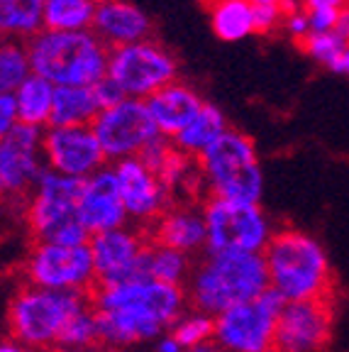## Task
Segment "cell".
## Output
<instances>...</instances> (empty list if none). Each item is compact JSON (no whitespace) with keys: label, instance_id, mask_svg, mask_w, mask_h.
<instances>
[{"label":"cell","instance_id":"cell-1","mask_svg":"<svg viewBox=\"0 0 349 352\" xmlns=\"http://www.w3.org/2000/svg\"><path fill=\"white\" fill-rule=\"evenodd\" d=\"M269 289L286 303L330 298L333 267L325 248L311 232L284 228L276 230L264 250Z\"/></svg>","mask_w":349,"mask_h":352},{"label":"cell","instance_id":"cell-2","mask_svg":"<svg viewBox=\"0 0 349 352\" xmlns=\"http://www.w3.org/2000/svg\"><path fill=\"white\" fill-rule=\"evenodd\" d=\"M267 289L269 274L264 254L254 252L205 254L185 281L188 306L213 318L232 306L254 301Z\"/></svg>","mask_w":349,"mask_h":352},{"label":"cell","instance_id":"cell-3","mask_svg":"<svg viewBox=\"0 0 349 352\" xmlns=\"http://www.w3.org/2000/svg\"><path fill=\"white\" fill-rule=\"evenodd\" d=\"M108 52L91 30H42L27 42L30 69L52 86H95L108 76Z\"/></svg>","mask_w":349,"mask_h":352},{"label":"cell","instance_id":"cell-4","mask_svg":"<svg viewBox=\"0 0 349 352\" xmlns=\"http://www.w3.org/2000/svg\"><path fill=\"white\" fill-rule=\"evenodd\" d=\"M198 176L210 198L259 204L264 193V169L257 144L240 130H225L196 160Z\"/></svg>","mask_w":349,"mask_h":352},{"label":"cell","instance_id":"cell-5","mask_svg":"<svg viewBox=\"0 0 349 352\" xmlns=\"http://www.w3.org/2000/svg\"><path fill=\"white\" fill-rule=\"evenodd\" d=\"M91 306V294L49 292L25 284L8 303V333L30 352H42L59 345L66 323Z\"/></svg>","mask_w":349,"mask_h":352},{"label":"cell","instance_id":"cell-6","mask_svg":"<svg viewBox=\"0 0 349 352\" xmlns=\"http://www.w3.org/2000/svg\"><path fill=\"white\" fill-rule=\"evenodd\" d=\"M81 182L44 169L25 201V223L34 242L88 245L91 235L78 218Z\"/></svg>","mask_w":349,"mask_h":352},{"label":"cell","instance_id":"cell-7","mask_svg":"<svg viewBox=\"0 0 349 352\" xmlns=\"http://www.w3.org/2000/svg\"><path fill=\"white\" fill-rule=\"evenodd\" d=\"M201 210L205 220V254H262L276 232L271 218L259 204L207 198Z\"/></svg>","mask_w":349,"mask_h":352},{"label":"cell","instance_id":"cell-8","mask_svg":"<svg viewBox=\"0 0 349 352\" xmlns=\"http://www.w3.org/2000/svg\"><path fill=\"white\" fill-rule=\"evenodd\" d=\"M176 56L152 39L115 47L108 52V78L122 88L127 98L147 100L159 88L176 81Z\"/></svg>","mask_w":349,"mask_h":352},{"label":"cell","instance_id":"cell-9","mask_svg":"<svg viewBox=\"0 0 349 352\" xmlns=\"http://www.w3.org/2000/svg\"><path fill=\"white\" fill-rule=\"evenodd\" d=\"M22 274L30 286L49 292L93 294L95 289V270L88 245L34 242L22 264Z\"/></svg>","mask_w":349,"mask_h":352},{"label":"cell","instance_id":"cell-10","mask_svg":"<svg viewBox=\"0 0 349 352\" xmlns=\"http://www.w3.org/2000/svg\"><path fill=\"white\" fill-rule=\"evenodd\" d=\"M93 311H130L161 323L166 330L188 311L185 286L161 284L154 279H132L113 286H95Z\"/></svg>","mask_w":349,"mask_h":352},{"label":"cell","instance_id":"cell-11","mask_svg":"<svg viewBox=\"0 0 349 352\" xmlns=\"http://www.w3.org/2000/svg\"><path fill=\"white\" fill-rule=\"evenodd\" d=\"M284 298L267 289L254 301L240 303L215 316L213 342L223 352H271L273 330Z\"/></svg>","mask_w":349,"mask_h":352},{"label":"cell","instance_id":"cell-12","mask_svg":"<svg viewBox=\"0 0 349 352\" xmlns=\"http://www.w3.org/2000/svg\"><path fill=\"white\" fill-rule=\"evenodd\" d=\"M91 130L103 149L105 162L113 164L137 157L149 142L161 138L149 116L147 103L137 98H125L113 108L100 110L91 122Z\"/></svg>","mask_w":349,"mask_h":352},{"label":"cell","instance_id":"cell-13","mask_svg":"<svg viewBox=\"0 0 349 352\" xmlns=\"http://www.w3.org/2000/svg\"><path fill=\"white\" fill-rule=\"evenodd\" d=\"M42 171V130L17 122L0 140V206L25 204Z\"/></svg>","mask_w":349,"mask_h":352},{"label":"cell","instance_id":"cell-14","mask_svg":"<svg viewBox=\"0 0 349 352\" xmlns=\"http://www.w3.org/2000/svg\"><path fill=\"white\" fill-rule=\"evenodd\" d=\"M149 240L139 228H117V230L91 235L88 250L95 270V286H113L144 276V250Z\"/></svg>","mask_w":349,"mask_h":352},{"label":"cell","instance_id":"cell-15","mask_svg":"<svg viewBox=\"0 0 349 352\" xmlns=\"http://www.w3.org/2000/svg\"><path fill=\"white\" fill-rule=\"evenodd\" d=\"M42 162L44 169L76 182H83L108 164L91 125L42 130Z\"/></svg>","mask_w":349,"mask_h":352},{"label":"cell","instance_id":"cell-16","mask_svg":"<svg viewBox=\"0 0 349 352\" xmlns=\"http://www.w3.org/2000/svg\"><path fill=\"white\" fill-rule=\"evenodd\" d=\"M333 336L330 298L284 303L273 330L271 352H320Z\"/></svg>","mask_w":349,"mask_h":352},{"label":"cell","instance_id":"cell-17","mask_svg":"<svg viewBox=\"0 0 349 352\" xmlns=\"http://www.w3.org/2000/svg\"><path fill=\"white\" fill-rule=\"evenodd\" d=\"M113 171L117 179V191H120L127 220L135 223L139 230L152 226L171 206V193L166 191L161 179L149 166L142 164L139 157L115 162Z\"/></svg>","mask_w":349,"mask_h":352},{"label":"cell","instance_id":"cell-18","mask_svg":"<svg viewBox=\"0 0 349 352\" xmlns=\"http://www.w3.org/2000/svg\"><path fill=\"white\" fill-rule=\"evenodd\" d=\"M78 218H81L88 235H98V232L130 226L120 191H117V179H115L113 164H105L103 169H98L95 174H91L81 182Z\"/></svg>","mask_w":349,"mask_h":352},{"label":"cell","instance_id":"cell-19","mask_svg":"<svg viewBox=\"0 0 349 352\" xmlns=\"http://www.w3.org/2000/svg\"><path fill=\"white\" fill-rule=\"evenodd\" d=\"M91 32L108 50H115L147 39L152 34V20L142 8L132 6L127 0H98Z\"/></svg>","mask_w":349,"mask_h":352},{"label":"cell","instance_id":"cell-20","mask_svg":"<svg viewBox=\"0 0 349 352\" xmlns=\"http://www.w3.org/2000/svg\"><path fill=\"white\" fill-rule=\"evenodd\" d=\"M147 240L193 257L205 250V220L196 206H169L147 228Z\"/></svg>","mask_w":349,"mask_h":352},{"label":"cell","instance_id":"cell-21","mask_svg":"<svg viewBox=\"0 0 349 352\" xmlns=\"http://www.w3.org/2000/svg\"><path fill=\"white\" fill-rule=\"evenodd\" d=\"M144 103H147L149 116H152L159 135L164 140H174L198 116V110L203 108L205 100L198 96L196 88L176 78V81L166 83L164 88H159Z\"/></svg>","mask_w":349,"mask_h":352},{"label":"cell","instance_id":"cell-22","mask_svg":"<svg viewBox=\"0 0 349 352\" xmlns=\"http://www.w3.org/2000/svg\"><path fill=\"white\" fill-rule=\"evenodd\" d=\"M225 130H227V118L223 110L213 103H203L198 116L169 142L179 154H183L188 160H198Z\"/></svg>","mask_w":349,"mask_h":352},{"label":"cell","instance_id":"cell-23","mask_svg":"<svg viewBox=\"0 0 349 352\" xmlns=\"http://www.w3.org/2000/svg\"><path fill=\"white\" fill-rule=\"evenodd\" d=\"M98 113L100 108L93 96V86H56L49 127L91 125Z\"/></svg>","mask_w":349,"mask_h":352},{"label":"cell","instance_id":"cell-24","mask_svg":"<svg viewBox=\"0 0 349 352\" xmlns=\"http://www.w3.org/2000/svg\"><path fill=\"white\" fill-rule=\"evenodd\" d=\"M54 88L47 78L30 74L25 81L20 83L12 100H15V113L17 122L32 127H49L52 118V105H54Z\"/></svg>","mask_w":349,"mask_h":352},{"label":"cell","instance_id":"cell-25","mask_svg":"<svg viewBox=\"0 0 349 352\" xmlns=\"http://www.w3.org/2000/svg\"><path fill=\"white\" fill-rule=\"evenodd\" d=\"M44 30V0H0V39H32Z\"/></svg>","mask_w":349,"mask_h":352},{"label":"cell","instance_id":"cell-26","mask_svg":"<svg viewBox=\"0 0 349 352\" xmlns=\"http://www.w3.org/2000/svg\"><path fill=\"white\" fill-rule=\"evenodd\" d=\"M213 32L223 42H240L254 32L251 6L247 0H205Z\"/></svg>","mask_w":349,"mask_h":352},{"label":"cell","instance_id":"cell-27","mask_svg":"<svg viewBox=\"0 0 349 352\" xmlns=\"http://www.w3.org/2000/svg\"><path fill=\"white\" fill-rule=\"evenodd\" d=\"M191 272L193 259L176 252V250L161 248V245H154V242H149L147 250H144V276L147 279L171 286H185Z\"/></svg>","mask_w":349,"mask_h":352},{"label":"cell","instance_id":"cell-28","mask_svg":"<svg viewBox=\"0 0 349 352\" xmlns=\"http://www.w3.org/2000/svg\"><path fill=\"white\" fill-rule=\"evenodd\" d=\"M98 0H44V30L81 32L91 30Z\"/></svg>","mask_w":349,"mask_h":352},{"label":"cell","instance_id":"cell-29","mask_svg":"<svg viewBox=\"0 0 349 352\" xmlns=\"http://www.w3.org/2000/svg\"><path fill=\"white\" fill-rule=\"evenodd\" d=\"M30 74L27 44L0 39V96H12Z\"/></svg>","mask_w":349,"mask_h":352},{"label":"cell","instance_id":"cell-30","mask_svg":"<svg viewBox=\"0 0 349 352\" xmlns=\"http://www.w3.org/2000/svg\"><path fill=\"white\" fill-rule=\"evenodd\" d=\"M169 333L179 340V345L183 347V352H185V350H191V347L213 342L215 318L193 308V311H185V314L171 325Z\"/></svg>","mask_w":349,"mask_h":352},{"label":"cell","instance_id":"cell-31","mask_svg":"<svg viewBox=\"0 0 349 352\" xmlns=\"http://www.w3.org/2000/svg\"><path fill=\"white\" fill-rule=\"evenodd\" d=\"M98 318L93 311V303L83 308L81 314L74 316L66 323L64 333L59 338V347H71V350H88V347H98Z\"/></svg>","mask_w":349,"mask_h":352},{"label":"cell","instance_id":"cell-32","mask_svg":"<svg viewBox=\"0 0 349 352\" xmlns=\"http://www.w3.org/2000/svg\"><path fill=\"white\" fill-rule=\"evenodd\" d=\"M300 44H303V50H306V54L311 56L313 61H317V64H325V66L333 64V61L339 56V52L347 47V44H344L335 32L308 34V37L303 39Z\"/></svg>","mask_w":349,"mask_h":352},{"label":"cell","instance_id":"cell-33","mask_svg":"<svg viewBox=\"0 0 349 352\" xmlns=\"http://www.w3.org/2000/svg\"><path fill=\"white\" fill-rule=\"evenodd\" d=\"M278 22H284V12L278 6H251V28H254V32L267 34L276 30Z\"/></svg>","mask_w":349,"mask_h":352},{"label":"cell","instance_id":"cell-34","mask_svg":"<svg viewBox=\"0 0 349 352\" xmlns=\"http://www.w3.org/2000/svg\"><path fill=\"white\" fill-rule=\"evenodd\" d=\"M93 96H95V103H98L100 110H108L113 108V105L122 103V100L127 98L125 94H122V88L117 86V83L113 81V78H100L95 86H93Z\"/></svg>","mask_w":349,"mask_h":352},{"label":"cell","instance_id":"cell-35","mask_svg":"<svg viewBox=\"0 0 349 352\" xmlns=\"http://www.w3.org/2000/svg\"><path fill=\"white\" fill-rule=\"evenodd\" d=\"M308 12V25H311V34H325L333 32L335 22H337L339 10H330V8H317V10H306Z\"/></svg>","mask_w":349,"mask_h":352},{"label":"cell","instance_id":"cell-36","mask_svg":"<svg viewBox=\"0 0 349 352\" xmlns=\"http://www.w3.org/2000/svg\"><path fill=\"white\" fill-rule=\"evenodd\" d=\"M284 25H286V32H289L293 39H298V42H303V39L311 34V25H308L306 10H295V12H291V15H284Z\"/></svg>","mask_w":349,"mask_h":352},{"label":"cell","instance_id":"cell-37","mask_svg":"<svg viewBox=\"0 0 349 352\" xmlns=\"http://www.w3.org/2000/svg\"><path fill=\"white\" fill-rule=\"evenodd\" d=\"M15 125H17L15 100H12V96H0V140L5 138Z\"/></svg>","mask_w":349,"mask_h":352},{"label":"cell","instance_id":"cell-38","mask_svg":"<svg viewBox=\"0 0 349 352\" xmlns=\"http://www.w3.org/2000/svg\"><path fill=\"white\" fill-rule=\"evenodd\" d=\"M333 32L337 34L344 44H349V6L342 8V10L337 12V22H335Z\"/></svg>","mask_w":349,"mask_h":352},{"label":"cell","instance_id":"cell-39","mask_svg":"<svg viewBox=\"0 0 349 352\" xmlns=\"http://www.w3.org/2000/svg\"><path fill=\"white\" fill-rule=\"evenodd\" d=\"M154 352H183V347L179 345V340L171 333H164L154 340Z\"/></svg>","mask_w":349,"mask_h":352},{"label":"cell","instance_id":"cell-40","mask_svg":"<svg viewBox=\"0 0 349 352\" xmlns=\"http://www.w3.org/2000/svg\"><path fill=\"white\" fill-rule=\"evenodd\" d=\"M306 10H317V8H330V10H342L349 6V0H303Z\"/></svg>","mask_w":349,"mask_h":352},{"label":"cell","instance_id":"cell-41","mask_svg":"<svg viewBox=\"0 0 349 352\" xmlns=\"http://www.w3.org/2000/svg\"><path fill=\"white\" fill-rule=\"evenodd\" d=\"M328 69L333 74H344V76H349V44L344 47L342 52H339V56L328 66Z\"/></svg>","mask_w":349,"mask_h":352},{"label":"cell","instance_id":"cell-42","mask_svg":"<svg viewBox=\"0 0 349 352\" xmlns=\"http://www.w3.org/2000/svg\"><path fill=\"white\" fill-rule=\"evenodd\" d=\"M0 352H30V350L22 347L20 342H15L12 338H3V340H0Z\"/></svg>","mask_w":349,"mask_h":352},{"label":"cell","instance_id":"cell-43","mask_svg":"<svg viewBox=\"0 0 349 352\" xmlns=\"http://www.w3.org/2000/svg\"><path fill=\"white\" fill-rule=\"evenodd\" d=\"M42 352H108L105 347H88V350H71V347H49V350H42Z\"/></svg>","mask_w":349,"mask_h":352},{"label":"cell","instance_id":"cell-44","mask_svg":"<svg viewBox=\"0 0 349 352\" xmlns=\"http://www.w3.org/2000/svg\"><path fill=\"white\" fill-rule=\"evenodd\" d=\"M185 352H223L215 342H205V345H198V347H191V350Z\"/></svg>","mask_w":349,"mask_h":352},{"label":"cell","instance_id":"cell-45","mask_svg":"<svg viewBox=\"0 0 349 352\" xmlns=\"http://www.w3.org/2000/svg\"><path fill=\"white\" fill-rule=\"evenodd\" d=\"M249 6H278L281 0H247Z\"/></svg>","mask_w":349,"mask_h":352}]
</instances>
